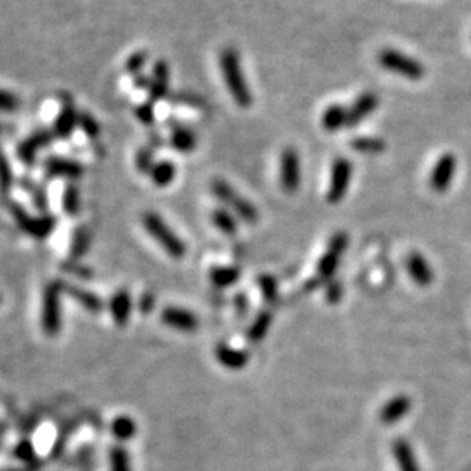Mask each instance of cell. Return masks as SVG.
Instances as JSON below:
<instances>
[{
    "label": "cell",
    "mask_w": 471,
    "mask_h": 471,
    "mask_svg": "<svg viewBox=\"0 0 471 471\" xmlns=\"http://www.w3.org/2000/svg\"><path fill=\"white\" fill-rule=\"evenodd\" d=\"M219 66L224 77V81L227 84V89L233 97L234 103L242 107V109L251 107L254 98L251 94V89H249V86L247 83L244 69H242L239 52L231 46L222 49V52L219 55Z\"/></svg>",
    "instance_id": "obj_1"
},
{
    "label": "cell",
    "mask_w": 471,
    "mask_h": 471,
    "mask_svg": "<svg viewBox=\"0 0 471 471\" xmlns=\"http://www.w3.org/2000/svg\"><path fill=\"white\" fill-rule=\"evenodd\" d=\"M142 225H144L150 238H152L170 257H173V259H182L185 253H187V247H185L182 239L171 230L160 214L147 211L144 216H142Z\"/></svg>",
    "instance_id": "obj_2"
},
{
    "label": "cell",
    "mask_w": 471,
    "mask_h": 471,
    "mask_svg": "<svg viewBox=\"0 0 471 471\" xmlns=\"http://www.w3.org/2000/svg\"><path fill=\"white\" fill-rule=\"evenodd\" d=\"M211 191L220 202L233 210L234 216H238L240 220L248 224H254L259 220V210L256 209V205L247 198L240 196L227 181L214 180L211 182Z\"/></svg>",
    "instance_id": "obj_3"
},
{
    "label": "cell",
    "mask_w": 471,
    "mask_h": 471,
    "mask_svg": "<svg viewBox=\"0 0 471 471\" xmlns=\"http://www.w3.org/2000/svg\"><path fill=\"white\" fill-rule=\"evenodd\" d=\"M376 60L383 69L401 75L407 80L419 81L425 75V68L423 63L394 48L381 49Z\"/></svg>",
    "instance_id": "obj_4"
},
{
    "label": "cell",
    "mask_w": 471,
    "mask_h": 471,
    "mask_svg": "<svg viewBox=\"0 0 471 471\" xmlns=\"http://www.w3.org/2000/svg\"><path fill=\"white\" fill-rule=\"evenodd\" d=\"M61 282H51L43 291L41 327L49 337H55L61 329Z\"/></svg>",
    "instance_id": "obj_5"
},
{
    "label": "cell",
    "mask_w": 471,
    "mask_h": 471,
    "mask_svg": "<svg viewBox=\"0 0 471 471\" xmlns=\"http://www.w3.org/2000/svg\"><path fill=\"white\" fill-rule=\"evenodd\" d=\"M352 175H354V166L351 160L340 156V158H337L332 162L329 189H327V195H326L329 204L341 202V199L346 196V193L349 190V185H351Z\"/></svg>",
    "instance_id": "obj_6"
},
{
    "label": "cell",
    "mask_w": 471,
    "mask_h": 471,
    "mask_svg": "<svg viewBox=\"0 0 471 471\" xmlns=\"http://www.w3.org/2000/svg\"><path fill=\"white\" fill-rule=\"evenodd\" d=\"M12 216L21 230L39 240L46 239L57 227V219L51 214H41V216L34 218L30 216L20 205L12 206Z\"/></svg>",
    "instance_id": "obj_7"
},
{
    "label": "cell",
    "mask_w": 471,
    "mask_h": 471,
    "mask_svg": "<svg viewBox=\"0 0 471 471\" xmlns=\"http://www.w3.org/2000/svg\"><path fill=\"white\" fill-rule=\"evenodd\" d=\"M349 245V238L346 233H335L329 244H327V251L321 256V259L318 260L317 265V276L320 280H329V278L335 274L337 271L341 256L345 253V249Z\"/></svg>",
    "instance_id": "obj_8"
},
{
    "label": "cell",
    "mask_w": 471,
    "mask_h": 471,
    "mask_svg": "<svg viewBox=\"0 0 471 471\" xmlns=\"http://www.w3.org/2000/svg\"><path fill=\"white\" fill-rule=\"evenodd\" d=\"M302 184V161L294 147L283 148L280 158V185L285 193L294 195Z\"/></svg>",
    "instance_id": "obj_9"
},
{
    "label": "cell",
    "mask_w": 471,
    "mask_h": 471,
    "mask_svg": "<svg viewBox=\"0 0 471 471\" xmlns=\"http://www.w3.org/2000/svg\"><path fill=\"white\" fill-rule=\"evenodd\" d=\"M456 167H458V161H456L453 153L441 155L430 171V177H428L430 189L434 193H445L453 182Z\"/></svg>",
    "instance_id": "obj_10"
},
{
    "label": "cell",
    "mask_w": 471,
    "mask_h": 471,
    "mask_svg": "<svg viewBox=\"0 0 471 471\" xmlns=\"http://www.w3.org/2000/svg\"><path fill=\"white\" fill-rule=\"evenodd\" d=\"M55 135L52 131L48 128H40V131L34 132L26 140H23L17 147V156L19 160L26 164V166H32L37 158V153L40 148L48 147L54 141Z\"/></svg>",
    "instance_id": "obj_11"
},
{
    "label": "cell",
    "mask_w": 471,
    "mask_h": 471,
    "mask_svg": "<svg viewBox=\"0 0 471 471\" xmlns=\"http://www.w3.org/2000/svg\"><path fill=\"white\" fill-rule=\"evenodd\" d=\"M380 104V97L375 92H363L360 97H356L352 106L347 109V123L346 128H354L361 124L364 119L372 115Z\"/></svg>",
    "instance_id": "obj_12"
},
{
    "label": "cell",
    "mask_w": 471,
    "mask_h": 471,
    "mask_svg": "<svg viewBox=\"0 0 471 471\" xmlns=\"http://www.w3.org/2000/svg\"><path fill=\"white\" fill-rule=\"evenodd\" d=\"M162 323L171 327V329L181 332H193L199 327L198 317L189 309L180 308V306H167L161 312Z\"/></svg>",
    "instance_id": "obj_13"
},
{
    "label": "cell",
    "mask_w": 471,
    "mask_h": 471,
    "mask_svg": "<svg viewBox=\"0 0 471 471\" xmlns=\"http://www.w3.org/2000/svg\"><path fill=\"white\" fill-rule=\"evenodd\" d=\"M45 173L48 177H64V180H78L83 175V166L78 161L63 158V156H49L45 160Z\"/></svg>",
    "instance_id": "obj_14"
},
{
    "label": "cell",
    "mask_w": 471,
    "mask_h": 471,
    "mask_svg": "<svg viewBox=\"0 0 471 471\" xmlns=\"http://www.w3.org/2000/svg\"><path fill=\"white\" fill-rule=\"evenodd\" d=\"M405 268L412 280L421 288L430 287L434 280V271L432 269L430 263L427 262L425 257L421 253L413 251L407 256Z\"/></svg>",
    "instance_id": "obj_15"
},
{
    "label": "cell",
    "mask_w": 471,
    "mask_h": 471,
    "mask_svg": "<svg viewBox=\"0 0 471 471\" xmlns=\"http://www.w3.org/2000/svg\"><path fill=\"white\" fill-rule=\"evenodd\" d=\"M169 127L171 131L170 146L180 153H190L198 146V137L193 128L180 123L177 119H169Z\"/></svg>",
    "instance_id": "obj_16"
},
{
    "label": "cell",
    "mask_w": 471,
    "mask_h": 471,
    "mask_svg": "<svg viewBox=\"0 0 471 471\" xmlns=\"http://www.w3.org/2000/svg\"><path fill=\"white\" fill-rule=\"evenodd\" d=\"M78 118H80V112H77L75 106L73 102H64L61 106V110L57 115L54 121L52 132L55 138H69L74 133L75 128L78 127Z\"/></svg>",
    "instance_id": "obj_17"
},
{
    "label": "cell",
    "mask_w": 471,
    "mask_h": 471,
    "mask_svg": "<svg viewBox=\"0 0 471 471\" xmlns=\"http://www.w3.org/2000/svg\"><path fill=\"white\" fill-rule=\"evenodd\" d=\"M107 308H109L112 320L115 321L118 326H126L133 309V300L131 292L127 289L117 291L115 294L110 297L109 303H107Z\"/></svg>",
    "instance_id": "obj_18"
},
{
    "label": "cell",
    "mask_w": 471,
    "mask_h": 471,
    "mask_svg": "<svg viewBox=\"0 0 471 471\" xmlns=\"http://www.w3.org/2000/svg\"><path fill=\"white\" fill-rule=\"evenodd\" d=\"M412 409V399L407 395H396L383 405L380 410V421L384 425L399 423Z\"/></svg>",
    "instance_id": "obj_19"
},
{
    "label": "cell",
    "mask_w": 471,
    "mask_h": 471,
    "mask_svg": "<svg viewBox=\"0 0 471 471\" xmlns=\"http://www.w3.org/2000/svg\"><path fill=\"white\" fill-rule=\"evenodd\" d=\"M214 355H216V360L222 364L224 367L230 369V370H240L244 369L248 361H249V356L245 351H240V349H234L228 345H224V343H220V345L216 346V351H214Z\"/></svg>",
    "instance_id": "obj_20"
},
{
    "label": "cell",
    "mask_w": 471,
    "mask_h": 471,
    "mask_svg": "<svg viewBox=\"0 0 471 471\" xmlns=\"http://www.w3.org/2000/svg\"><path fill=\"white\" fill-rule=\"evenodd\" d=\"M392 453L398 463L399 471H421L413 453L412 445L405 439H396L392 444Z\"/></svg>",
    "instance_id": "obj_21"
},
{
    "label": "cell",
    "mask_w": 471,
    "mask_h": 471,
    "mask_svg": "<svg viewBox=\"0 0 471 471\" xmlns=\"http://www.w3.org/2000/svg\"><path fill=\"white\" fill-rule=\"evenodd\" d=\"M63 289L66 291L77 303H80L83 308L88 309L89 312L98 314L104 308V303L102 302V298H99L97 294H94V292L83 289L80 287H74V285H66V283H63Z\"/></svg>",
    "instance_id": "obj_22"
},
{
    "label": "cell",
    "mask_w": 471,
    "mask_h": 471,
    "mask_svg": "<svg viewBox=\"0 0 471 471\" xmlns=\"http://www.w3.org/2000/svg\"><path fill=\"white\" fill-rule=\"evenodd\" d=\"M347 123V109L341 104H332L327 107L321 115V126L326 132L335 133L341 131V128H346Z\"/></svg>",
    "instance_id": "obj_23"
},
{
    "label": "cell",
    "mask_w": 471,
    "mask_h": 471,
    "mask_svg": "<svg viewBox=\"0 0 471 471\" xmlns=\"http://www.w3.org/2000/svg\"><path fill=\"white\" fill-rule=\"evenodd\" d=\"M150 180L156 187H167L176 177V166L170 160L156 161L155 166L150 170Z\"/></svg>",
    "instance_id": "obj_24"
},
{
    "label": "cell",
    "mask_w": 471,
    "mask_h": 471,
    "mask_svg": "<svg viewBox=\"0 0 471 471\" xmlns=\"http://www.w3.org/2000/svg\"><path fill=\"white\" fill-rule=\"evenodd\" d=\"M385 147H387L385 141L378 137H355L351 141V148L360 155H381Z\"/></svg>",
    "instance_id": "obj_25"
},
{
    "label": "cell",
    "mask_w": 471,
    "mask_h": 471,
    "mask_svg": "<svg viewBox=\"0 0 471 471\" xmlns=\"http://www.w3.org/2000/svg\"><path fill=\"white\" fill-rule=\"evenodd\" d=\"M240 269L234 267H216L210 271V282L216 288L225 289L239 282Z\"/></svg>",
    "instance_id": "obj_26"
},
{
    "label": "cell",
    "mask_w": 471,
    "mask_h": 471,
    "mask_svg": "<svg viewBox=\"0 0 471 471\" xmlns=\"http://www.w3.org/2000/svg\"><path fill=\"white\" fill-rule=\"evenodd\" d=\"M273 323V314L269 311H262L257 314V317L253 320L247 331V338L251 343H259L267 337V334Z\"/></svg>",
    "instance_id": "obj_27"
},
{
    "label": "cell",
    "mask_w": 471,
    "mask_h": 471,
    "mask_svg": "<svg viewBox=\"0 0 471 471\" xmlns=\"http://www.w3.org/2000/svg\"><path fill=\"white\" fill-rule=\"evenodd\" d=\"M110 433L113 438L121 442L128 441L137 434V424H135V421L131 416L119 415L112 421Z\"/></svg>",
    "instance_id": "obj_28"
},
{
    "label": "cell",
    "mask_w": 471,
    "mask_h": 471,
    "mask_svg": "<svg viewBox=\"0 0 471 471\" xmlns=\"http://www.w3.org/2000/svg\"><path fill=\"white\" fill-rule=\"evenodd\" d=\"M211 222L218 228L220 233L227 236H233L238 231V220L233 213L228 211L227 209H216L211 213Z\"/></svg>",
    "instance_id": "obj_29"
},
{
    "label": "cell",
    "mask_w": 471,
    "mask_h": 471,
    "mask_svg": "<svg viewBox=\"0 0 471 471\" xmlns=\"http://www.w3.org/2000/svg\"><path fill=\"white\" fill-rule=\"evenodd\" d=\"M63 210L69 216H77L78 213H80L81 209V201H80V190L77 189V185L69 182L66 185V189L63 191Z\"/></svg>",
    "instance_id": "obj_30"
},
{
    "label": "cell",
    "mask_w": 471,
    "mask_h": 471,
    "mask_svg": "<svg viewBox=\"0 0 471 471\" xmlns=\"http://www.w3.org/2000/svg\"><path fill=\"white\" fill-rule=\"evenodd\" d=\"M167 99L171 104L191 107V109H204V107L206 106V102L201 95L195 94V92H189V90L173 92V94H170Z\"/></svg>",
    "instance_id": "obj_31"
},
{
    "label": "cell",
    "mask_w": 471,
    "mask_h": 471,
    "mask_svg": "<svg viewBox=\"0 0 471 471\" xmlns=\"http://www.w3.org/2000/svg\"><path fill=\"white\" fill-rule=\"evenodd\" d=\"M90 245V234L86 230L84 227L77 228L73 236V242H70V256L75 259H80L86 253H88Z\"/></svg>",
    "instance_id": "obj_32"
},
{
    "label": "cell",
    "mask_w": 471,
    "mask_h": 471,
    "mask_svg": "<svg viewBox=\"0 0 471 471\" xmlns=\"http://www.w3.org/2000/svg\"><path fill=\"white\" fill-rule=\"evenodd\" d=\"M259 288L263 298L267 303H276L278 298V287L277 280L269 274H263L259 277Z\"/></svg>",
    "instance_id": "obj_33"
},
{
    "label": "cell",
    "mask_w": 471,
    "mask_h": 471,
    "mask_svg": "<svg viewBox=\"0 0 471 471\" xmlns=\"http://www.w3.org/2000/svg\"><path fill=\"white\" fill-rule=\"evenodd\" d=\"M148 60L147 51H137L133 52L124 63V70L128 75H138L142 74V68L146 66V63Z\"/></svg>",
    "instance_id": "obj_34"
},
{
    "label": "cell",
    "mask_w": 471,
    "mask_h": 471,
    "mask_svg": "<svg viewBox=\"0 0 471 471\" xmlns=\"http://www.w3.org/2000/svg\"><path fill=\"white\" fill-rule=\"evenodd\" d=\"M110 471H132L128 453L124 448L115 447L110 452Z\"/></svg>",
    "instance_id": "obj_35"
},
{
    "label": "cell",
    "mask_w": 471,
    "mask_h": 471,
    "mask_svg": "<svg viewBox=\"0 0 471 471\" xmlns=\"http://www.w3.org/2000/svg\"><path fill=\"white\" fill-rule=\"evenodd\" d=\"M155 156H153V148L152 147H142L137 152L135 156V166L142 173H150V170L155 166Z\"/></svg>",
    "instance_id": "obj_36"
},
{
    "label": "cell",
    "mask_w": 471,
    "mask_h": 471,
    "mask_svg": "<svg viewBox=\"0 0 471 471\" xmlns=\"http://www.w3.org/2000/svg\"><path fill=\"white\" fill-rule=\"evenodd\" d=\"M78 127L84 132L86 137H89L90 140L98 138L99 135V126L97 123V119L90 115V113L80 112V118H78Z\"/></svg>",
    "instance_id": "obj_37"
},
{
    "label": "cell",
    "mask_w": 471,
    "mask_h": 471,
    "mask_svg": "<svg viewBox=\"0 0 471 471\" xmlns=\"http://www.w3.org/2000/svg\"><path fill=\"white\" fill-rule=\"evenodd\" d=\"M11 182H12V173H11L10 162L8 160H6L5 153L0 150V193H2V195H6V193L10 191Z\"/></svg>",
    "instance_id": "obj_38"
},
{
    "label": "cell",
    "mask_w": 471,
    "mask_h": 471,
    "mask_svg": "<svg viewBox=\"0 0 471 471\" xmlns=\"http://www.w3.org/2000/svg\"><path fill=\"white\" fill-rule=\"evenodd\" d=\"M135 117L144 126H152L155 123V103L147 102L135 107Z\"/></svg>",
    "instance_id": "obj_39"
},
{
    "label": "cell",
    "mask_w": 471,
    "mask_h": 471,
    "mask_svg": "<svg viewBox=\"0 0 471 471\" xmlns=\"http://www.w3.org/2000/svg\"><path fill=\"white\" fill-rule=\"evenodd\" d=\"M147 94H148V102L158 103L161 102V99H166L170 97V84L152 80V83H150L148 86Z\"/></svg>",
    "instance_id": "obj_40"
},
{
    "label": "cell",
    "mask_w": 471,
    "mask_h": 471,
    "mask_svg": "<svg viewBox=\"0 0 471 471\" xmlns=\"http://www.w3.org/2000/svg\"><path fill=\"white\" fill-rule=\"evenodd\" d=\"M152 80L170 84V66L166 60H156L152 68Z\"/></svg>",
    "instance_id": "obj_41"
},
{
    "label": "cell",
    "mask_w": 471,
    "mask_h": 471,
    "mask_svg": "<svg viewBox=\"0 0 471 471\" xmlns=\"http://www.w3.org/2000/svg\"><path fill=\"white\" fill-rule=\"evenodd\" d=\"M20 102L17 95L10 90L0 89V112H14L19 107Z\"/></svg>",
    "instance_id": "obj_42"
},
{
    "label": "cell",
    "mask_w": 471,
    "mask_h": 471,
    "mask_svg": "<svg viewBox=\"0 0 471 471\" xmlns=\"http://www.w3.org/2000/svg\"><path fill=\"white\" fill-rule=\"evenodd\" d=\"M35 454V450L31 441H21L14 448V456L21 461H31Z\"/></svg>",
    "instance_id": "obj_43"
},
{
    "label": "cell",
    "mask_w": 471,
    "mask_h": 471,
    "mask_svg": "<svg viewBox=\"0 0 471 471\" xmlns=\"http://www.w3.org/2000/svg\"><path fill=\"white\" fill-rule=\"evenodd\" d=\"M325 296H326V300L329 303H332V305L338 303L343 297L341 283L340 282H331L325 289Z\"/></svg>",
    "instance_id": "obj_44"
},
{
    "label": "cell",
    "mask_w": 471,
    "mask_h": 471,
    "mask_svg": "<svg viewBox=\"0 0 471 471\" xmlns=\"http://www.w3.org/2000/svg\"><path fill=\"white\" fill-rule=\"evenodd\" d=\"M152 83V78H148L146 74H138L133 77V88L140 90H148V86Z\"/></svg>",
    "instance_id": "obj_45"
},
{
    "label": "cell",
    "mask_w": 471,
    "mask_h": 471,
    "mask_svg": "<svg viewBox=\"0 0 471 471\" xmlns=\"http://www.w3.org/2000/svg\"><path fill=\"white\" fill-rule=\"evenodd\" d=\"M140 311L142 314H148V312H152L153 309V306H155V298L153 296H150V294H146V296H142V298L140 300Z\"/></svg>",
    "instance_id": "obj_46"
},
{
    "label": "cell",
    "mask_w": 471,
    "mask_h": 471,
    "mask_svg": "<svg viewBox=\"0 0 471 471\" xmlns=\"http://www.w3.org/2000/svg\"><path fill=\"white\" fill-rule=\"evenodd\" d=\"M234 303H236V308H238V311L240 314H245L247 309H248V300L245 297V294H238L236 296V300H234Z\"/></svg>",
    "instance_id": "obj_47"
},
{
    "label": "cell",
    "mask_w": 471,
    "mask_h": 471,
    "mask_svg": "<svg viewBox=\"0 0 471 471\" xmlns=\"http://www.w3.org/2000/svg\"><path fill=\"white\" fill-rule=\"evenodd\" d=\"M0 303H2V296H0Z\"/></svg>",
    "instance_id": "obj_48"
}]
</instances>
